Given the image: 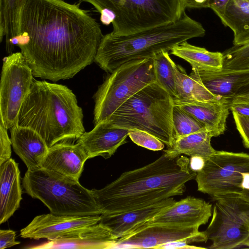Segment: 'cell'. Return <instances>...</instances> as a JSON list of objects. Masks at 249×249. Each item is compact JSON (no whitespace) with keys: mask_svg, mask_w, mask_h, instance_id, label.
I'll use <instances>...</instances> for the list:
<instances>
[{"mask_svg":"<svg viewBox=\"0 0 249 249\" xmlns=\"http://www.w3.org/2000/svg\"><path fill=\"white\" fill-rule=\"evenodd\" d=\"M178 98L198 102L212 103L221 99L213 94L197 79L179 65L174 63Z\"/></svg>","mask_w":249,"mask_h":249,"instance_id":"cell-26","label":"cell"},{"mask_svg":"<svg viewBox=\"0 0 249 249\" xmlns=\"http://www.w3.org/2000/svg\"><path fill=\"white\" fill-rule=\"evenodd\" d=\"M174 105L189 113L201 123L213 137L223 134L226 129L230 100L221 99L212 103L198 102L179 98Z\"/></svg>","mask_w":249,"mask_h":249,"instance_id":"cell-19","label":"cell"},{"mask_svg":"<svg viewBox=\"0 0 249 249\" xmlns=\"http://www.w3.org/2000/svg\"><path fill=\"white\" fill-rule=\"evenodd\" d=\"M230 0H211L209 8L220 18L224 14Z\"/></svg>","mask_w":249,"mask_h":249,"instance_id":"cell-36","label":"cell"},{"mask_svg":"<svg viewBox=\"0 0 249 249\" xmlns=\"http://www.w3.org/2000/svg\"><path fill=\"white\" fill-rule=\"evenodd\" d=\"M207 241L204 231H200L197 227L145 224L119 238L113 249H156L160 245L171 242L190 244Z\"/></svg>","mask_w":249,"mask_h":249,"instance_id":"cell-12","label":"cell"},{"mask_svg":"<svg viewBox=\"0 0 249 249\" xmlns=\"http://www.w3.org/2000/svg\"><path fill=\"white\" fill-rule=\"evenodd\" d=\"M7 130L0 121V165L11 158L12 142Z\"/></svg>","mask_w":249,"mask_h":249,"instance_id":"cell-32","label":"cell"},{"mask_svg":"<svg viewBox=\"0 0 249 249\" xmlns=\"http://www.w3.org/2000/svg\"><path fill=\"white\" fill-rule=\"evenodd\" d=\"M247 172H249V154L217 151L196 173L197 190L214 200L243 192V173Z\"/></svg>","mask_w":249,"mask_h":249,"instance_id":"cell-10","label":"cell"},{"mask_svg":"<svg viewBox=\"0 0 249 249\" xmlns=\"http://www.w3.org/2000/svg\"><path fill=\"white\" fill-rule=\"evenodd\" d=\"M237 130L244 146L249 149V116H242L232 112Z\"/></svg>","mask_w":249,"mask_h":249,"instance_id":"cell-33","label":"cell"},{"mask_svg":"<svg viewBox=\"0 0 249 249\" xmlns=\"http://www.w3.org/2000/svg\"><path fill=\"white\" fill-rule=\"evenodd\" d=\"M223 68L231 70L249 69V42L233 45L223 53Z\"/></svg>","mask_w":249,"mask_h":249,"instance_id":"cell-30","label":"cell"},{"mask_svg":"<svg viewBox=\"0 0 249 249\" xmlns=\"http://www.w3.org/2000/svg\"><path fill=\"white\" fill-rule=\"evenodd\" d=\"M205 33L200 23L184 12L174 22L127 35L111 32L104 35L94 62L107 72L111 73L128 61L153 58L184 41L203 37Z\"/></svg>","mask_w":249,"mask_h":249,"instance_id":"cell-4","label":"cell"},{"mask_svg":"<svg viewBox=\"0 0 249 249\" xmlns=\"http://www.w3.org/2000/svg\"><path fill=\"white\" fill-rule=\"evenodd\" d=\"M175 202L171 197L146 207L122 213L102 214L99 223L119 239L151 220Z\"/></svg>","mask_w":249,"mask_h":249,"instance_id":"cell-16","label":"cell"},{"mask_svg":"<svg viewBox=\"0 0 249 249\" xmlns=\"http://www.w3.org/2000/svg\"><path fill=\"white\" fill-rule=\"evenodd\" d=\"M156 82L172 97L178 98L175 74V63L170 58L169 52L162 51L153 57Z\"/></svg>","mask_w":249,"mask_h":249,"instance_id":"cell-28","label":"cell"},{"mask_svg":"<svg viewBox=\"0 0 249 249\" xmlns=\"http://www.w3.org/2000/svg\"><path fill=\"white\" fill-rule=\"evenodd\" d=\"M237 95H243L249 98V85L241 89Z\"/></svg>","mask_w":249,"mask_h":249,"instance_id":"cell-41","label":"cell"},{"mask_svg":"<svg viewBox=\"0 0 249 249\" xmlns=\"http://www.w3.org/2000/svg\"><path fill=\"white\" fill-rule=\"evenodd\" d=\"M16 240V232L11 230H0V249H4L20 244Z\"/></svg>","mask_w":249,"mask_h":249,"instance_id":"cell-35","label":"cell"},{"mask_svg":"<svg viewBox=\"0 0 249 249\" xmlns=\"http://www.w3.org/2000/svg\"><path fill=\"white\" fill-rule=\"evenodd\" d=\"M212 137L210 132L205 129L176 139L172 146L164 152L174 157L184 154L191 157H201L206 160L217 152L211 143Z\"/></svg>","mask_w":249,"mask_h":249,"instance_id":"cell-24","label":"cell"},{"mask_svg":"<svg viewBox=\"0 0 249 249\" xmlns=\"http://www.w3.org/2000/svg\"><path fill=\"white\" fill-rule=\"evenodd\" d=\"M100 13L105 25L112 23L116 35H127L174 22L185 12L181 0H79Z\"/></svg>","mask_w":249,"mask_h":249,"instance_id":"cell-6","label":"cell"},{"mask_svg":"<svg viewBox=\"0 0 249 249\" xmlns=\"http://www.w3.org/2000/svg\"><path fill=\"white\" fill-rule=\"evenodd\" d=\"M242 185L244 190L249 191V172L243 173Z\"/></svg>","mask_w":249,"mask_h":249,"instance_id":"cell-40","label":"cell"},{"mask_svg":"<svg viewBox=\"0 0 249 249\" xmlns=\"http://www.w3.org/2000/svg\"><path fill=\"white\" fill-rule=\"evenodd\" d=\"M190 74L200 81L213 94L230 100L249 85V69L223 68L215 71H204L192 68Z\"/></svg>","mask_w":249,"mask_h":249,"instance_id":"cell-18","label":"cell"},{"mask_svg":"<svg viewBox=\"0 0 249 249\" xmlns=\"http://www.w3.org/2000/svg\"><path fill=\"white\" fill-rule=\"evenodd\" d=\"M83 119L82 109L71 89L34 78L20 108L18 125L36 131L50 147L77 142L85 132Z\"/></svg>","mask_w":249,"mask_h":249,"instance_id":"cell-3","label":"cell"},{"mask_svg":"<svg viewBox=\"0 0 249 249\" xmlns=\"http://www.w3.org/2000/svg\"><path fill=\"white\" fill-rule=\"evenodd\" d=\"M171 54L188 62L192 68L198 71H215L223 67V54L196 46L184 41L171 50Z\"/></svg>","mask_w":249,"mask_h":249,"instance_id":"cell-23","label":"cell"},{"mask_svg":"<svg viewBox=\"0 0 249 249\" xmlns=\"http://www.w3.org/2000/svg\"><path fill=\"white\" fill-rule=\"evenodd\" d=\"M88 159L84 150L76 142L58 143L49 148L41 168L79 180Z\"/></svg>","mask_w":249,"mask_h":249,"instance_id":"cell-17","label":"cell"},{"mask_svg":"<svg viewBox=\"0 0 249 249\" xmlns=\"http://www.w3.org/2000/svg\"><path fill=\"white\" fill-rule=\"evenodd\" d=\"M103 36L98 23L79 4L26 0L15 45L34 76L57 82L93 63Z\"/></svg>","mask_w":249,"mask_h":249,"instance_id":"cell-1","label":"cell"},{"mask_svg":"<svg viewBox=\"0 0 249 249\" xmlns=\"http://www.w3.org/2000/svg\"><path fill=\"white\" fill-rule=\"evenodd\" d=\"M118 239L104 226H91L71 238L49 241L43 248L113 249Z\"/></svg>","mask_w":249,"mask_h":249,"instance_id":"cell-22","label":"cell"},{"mask_svg":"<svg viewBox=\"0 0 249 249\" xmlns=\"http://www.w3.org/2000/svg\"><path fill=\"white\" fill-rule=\"evenodd\" d=\"M156 82L153 58L128 61L109 73L93 96L94 125L107 119L130 97Z\"/></svg>","mask_w":249,"mask_h":249,"instance_id":"cell-8","label":"cell"},{"mask_svg":"<svg viewBox=\"0 0 249 249\" xmlns=\"http://www.w3.org/2000/svg\"><path fill=\"white\" fill-rule=\"evenodd\" d=\"M26 0H0V41L4 37L7 53L13 52L18 33L20 11Z\"/></svg>","mask_w":249,"mask_h":249,"instance_id":"cell-27","label":"cell"},{"mask_svg":"<svg viewBox=\"0 0 249 249\" xmlns=\"http://www.w3.org/2000/svg\"><path fill=\"white\" fill-rule=\"evenodd\" d=\"M22 186L26 193L40 200L53 214H102L91 190L83 187L79 180L41 168L27 170Z\"/></svg>","mask_w":249,"mask_h":249,"instance_id":"cell-7","label":"cell"},{"mask_svg":"<svg viewBox=\"0 0 249 249\" xmlns=\"http://www.w3.org/2000/svg\"><path fill=\"white\" fill-rule=\"evenodd\" d=\"M212 217L204 231L209 249L246 247L249 239V191L228 195L215 200Z\"/></svg>","mask_w":249,"mask_h":249,"instance_id":"cell-9","label":"cell"},{"mask_svg":"<svg viewBox=\"0 0 249 249\" xmlns=\"http://www.w3.org/2000/svg\"><path fill=\"white\" fill-rule=\"evenodd\" d=\"M212 211L211 203L189 196L176 201L145 224L199 228L208 222Z\"/></svg>","mask_w":249,"mask_h":249,"instance_id":"cell-14","label":"cell"},{"mask_svg":"<svg viewBox=\"0 0 249 249\" xmlns=\"http://www.w3.org/2000/svg\"><path fill=\"white\" fill-rule=\"evenodd\" d=\"M174 106L172 97L156 82L135 94L105 121L129 130L146 131L170 148L175 141Z\"/></svg>","mask_w":249,"mask_h":249,"instance_id":"cell-5","label":"cell"},{"mask_svg":"<svg viewBox=\"0 0 249 249\" xmlns=\"http://www.w3.org/2000/svg\"><path fill=\"white\" fill-rule=\"evenodd\" d=\"M230 109L238 114L249 116V98L237 95L230 101Z\"/></svg>","mask_w":249,"mask_h":249,"instance_id":"cell-34","label":"cell"},{"mask_svg":"<svg viewBox=\"0 0 249 249\" xmlns=\"http://www.w3.org/2000/svg\"></svg>","mask_w":249,"mask_h":249,"instance_id":"cell-43","label":"cell"},{"mask_svg":"<svg viewBox=\"0 0 249 249\" xmlns=\"http://www.w3.org/2000/svg\"><path fill=\"white\" fill-rule=\"evenodd\" d=\"M190 165L191 168L196 172L203 167L205 160L201 157H191Z\"/></svg>","mask_w":249,"mask_h":249,"instance_id":"cell-39","label":"cell"},{"mask_svg":"<svg viewBox=\"0 0 249 249\" xmlns=\"http://www.w3.org/2000/svg\"><path fill=\"white\" fill-rule=\"evenodd\" d=\"M172 121L175 140L206 129L193 116L175 105L173 109Z\"/></svg>","mask_w":249,"mask_h":249,"instance_id":"cell-29","label":"cell"},{"mask_svg":"<svg viewBox=\"0 0 249 249\" xmlns=\"http://www.w3.org/2000/svg\"><path fill=\"white\" fill-rule=\"evenodd\" d=\"M246 247L249 248V239L248 242V243L247 244Z\"/></svg>","mask_w":249,"mask_h":249,"instance_id":"cell-42","label":"cell"},{"mask_svg":"<svg viewBox=\"0 0 249 249\" xmlns=\"http://www.w3.org/2000/svg\"><path fill=\"white\" fill-rule=\"evenodd\" d=\"M12 146L24 162L27 170L41 168L49 147L36 131L28 127L17 125L10 129Z\"/></svg>","mask_w":249,"mask_h":249,"instance_id":"cell-20","label":"cell"},{"mask_svg":"<svg viewBox=\"0 0 249 249\" xmlns=\"http://www.w3.org/2000/svg\"><path fill=\"white\" fill-rule=\"evenodd\" d=\"M21 52L3 59L0 83V121L7 129L18 125L19 112L34 80Z\"/></svg>","mask_w":249,"mask_h":249,"instance_id":"cell-11","label":"cell"},{"mask_svg":"<svg viewBox=\"0 0 249 249\" xmlns=\"http://www.w3.org/2000/svg\"><path fill=\"white\" fill-rule=\"evenodd\" d=\"M101 215H57L53 213L36 216L26 227L21 229L23 238L49 241L71 238L91 226L98 224Z\"/></svg>","mask_w":249,"mask_h":249,"instance_id":"cell-13","label":"cell"},{"mask_svg":"<svg viewBox=\"0 0 249 249\" xmlns=\"http://www.w3.org/2000/svg\"><path fill=\"white\" fill-rule=\"evenodd\" d=\"M128 136L137 145L153 151H160L164 148V143L153 135L142 130H130Z\"/></svg>","mask_w":249,"mask_h":249,"instance_id":"cell-31","label":"cell"},{"mask_svg":"<svg viewBox=\"0 0 249 249\" xmlns=\"http://www.w3.org/2000/svg\"><path fill=\"white\" fill-rule=\"evenodd\" d=\"M220 19L233 33V44L249 42V1L230 0Z\"/></svg>","mask_w":249,"mask_h":249,"instance_id":"cell-25","label":"cell"},{"mask_svg":"<svg viewBox=\"0 0 249 249\" xmlns=\"http://www.w3.org/2000/svg\"><path fill=\"white\" fill-rule=\"evenodd\" d=\"M202 249L194 246L189 245L188 244L182 242H171L158 246L156 249Z\"/></svg>","mask_w":249,"mask_h":249,"instance_id":"cell-38","label":"cell"},{"mask_svg":"<svg viewBox=\"0 0 249 249\" xmlns=\"http://www.w3.org/2000/svg\"><path fill=\"white\" fill-rule=\"evenodd\" d=\"M20 172L11 158L0 165V224L6 222L19 207L22 199Z\"/></svg>","mask_w":249,"mask_h":249,"instance_id":"cell-21","label":"cell"},{"mask_svg":"<svg viewBox=\"0 0 249 249\" xmlns=\"http://www.w3.org/2000/svg\"><path fill=\"white\" fill-rule=\"evenodd\" d=\"M184 7L189 8H209L211 0H181Z\"/></svg>","mask_w":249,"mask_h":249,"instance_id":"cell-37","label":"cell"},{"mask_svg":"<svg viewBox=\"0 0 249 249\" xmlns=\"http://www.w3.org/2000/svg\"><path fill=\"white\" fill-rule=\"evenodd\" d=\"M129 131L104 121L95 125L90 131L85 132L76 143L84 150L88 159L97 156L107 159L126 142Z\"/></svg>","mask_w":249,"mask_h":249,"instance_id":"cell-15","label":"cell"},{"mask_svg":"<svg viewBox=\"0 0 249 249\" xmlns=\"http://www.w3.org/2000/svg\"><path fill=\"white\" fill-rule=\"evenodd\" d=\"M196 172L190 160L164 153L143 167L123 173L113 182L91 193L102 214L120 213L182 195Z\"/></svg>","mask_w":249,"mask_h":249,"instance_id":"cell-2","label":"cell"}]
</instances>
